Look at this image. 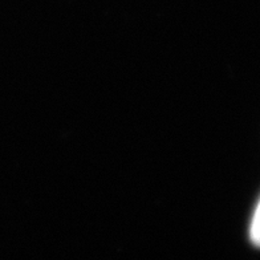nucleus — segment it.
<instances>
[{"mask_svg": "<svg viewBox=\"0 0 260 260\" xmlns=\"http://www.w3.org/2000/svg\"><path fill=\"white\" fill-rule=\"evenodd\" d=\"M251 240L255 246L260 247V202L257 209L253 214V219L251 223Z\"/></svg>", "mask_w": 260, "mask_h": 260, "instance_id": "obj_1", "label": "nucleus"}]
</instances>
